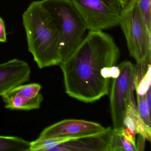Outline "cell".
<instances>
[{"label": "cell", "mask_w": 151, "mask_h": 151, "mask_svg": "<svg viewBox=\"0 0 151 151\" xmlns=\"http://www.w3.org/2000/svg\"><path fill=\"white\" fill-rule=\"evenodd\" d=\"M120 56L113 37L103 31H89L71 55L60 64L66 93L85 103L108 93L110 79L104 69L115 66Z\"/></svg>", "instance_id": "6da1fadb"}, {"label": "cell", "mask_w": 151, "mask_h": 151, "mask_svg": "<svg viewBox=\"0 0 151 151\" xmlns=\"http://www.w3.org/2000/svg\"><path fill=\"white\" fill-rule=\"evenodd\" d=\"M29 52L39 68L62 62L59 31L41 1L30 4L22 16Z\"/></svg>", "instance_id": "7a4b0ae2"}, {"label": "cell", "mask_w": 151, "mask_h": 151, "mask_svg": "<svg viewBox=\"0 0 151 151\" xmlns=\"http://www.w3.org/2000/svg\"><path fill=\"white\" fill-rule=\"evenodd\" d=\"M60 36L62 62L68 59L85 37L84 23L72 0H42Z\"/></svg>", "instance_id": "3957f363"}, {"label": "cell", "mask_w": 151, "mask_h": 151, "mask_svg": "<svg viewBox=\"0 0 151 151\" xmlns=\"http://www.w3.org/2000/svg\"><path fill=\"white\" fill-rule=\"evenodd\" d=\"M119 25L125 37L129 52L137 63L151 57V32L147 29L138 0H133L122 9Z\"/></svg>", "instance_id": "277c9868"}, {"label": "cell", "mask_w": 151, "mask_h": 151, "mask_svg": "<svg viewBox=\"0 0 151 151\" xmlns=\"http://www.w3.org/2000/svg\"><path fill=\"white\" fill-rule=\"evenodd\" d=\"M89 31H103L119 25L122 6L116 0H72Z\"/></svg>", "instance_id": "5b68a950"}, {"label": "cell", "mask_w": 151, "mask_h": 151, "mask_svg": "<svg viewBox=\"0 0 151 151\" xmlns=\"http://www.w3.org/2000/svg\"><path fill=\"white\" fill-rule=\"evenodd\" d=\"M119 76L113 79L110 86L109 99L113 129L124 128V117L130 97L136 90L135 66L125 61L118 65Z\"/></svg>", "instance_id": "8992f818"}, {"label": "cell", "mask_w": 151, "mask_h": 151, "mask_svg": "<svg viewBox=\"0 0 151 151\" xmlns=\"http://www.w3.org/2000/svg\"><path fill=\"white\" fill-rule=\"evenodd\" d=\"M106 128L94 122L78 119L63 120L43 130L38 138H77L101 132Z\"/></svg>", "instance_id": "52a82bcc"}, {"label": "cell", "mask_w": 151, "mask_h": 151, "mask_svg": "<svg viewBox=\"0 0 151 151\" xmlns=\"http://www.w3.org/2000/svg\"><path fill=\"white\" fill-rule=\"evenodd\" d=\"M112 133L113 129L107 127L97 134L72 139L51 151H109Z\"/></svg>", "instance_id": "ba28073f"}, {"label": "cell", "mask_w": 151, "mask_h": 151, "mask_svg": "<svg viewBox=\"0 0 151 151\" xmlns=\"http://www.w3.org/2000/svg\"><path fill=\"white\" fill-rule=\"evenodd\" d=\"M31 68L28 63L17 59L0 63V96L29 80Z\"/></svg>", "instance_id": "9c48e42d"}, {"label": "cell", "mask_w": 151, "mask_h": 151, "mask_svg": "<svg viewBox=\"0 0 151 151\" xmlns=\"http://www.w3.org/2000/svg\"><path fill=\"white\" fill-rule=\"evenodd\" d=\"M124 127L139 133L146 139L151 141V127L142 120L138 111L133 93L131 95L127 104L124 117Z\"/></svg>", "instance_id": "30bf717a"}, {"label": "cell", "mask_w": 151, "mask_h": 151, "mask_svg": "<svg viewBox=\"0 0 151 151\" xmlns=\"http://www.w3.org/2000/svg\"><path fill=\"white\" fill-rule=\"evenodd\" d=\"M5 107L11 110H31L40 108L44 98L41 93L31 98L17 95L9 91L1 96Z\"/></svg>", "instance_id": "8fae6325"}, {"label": "cell", "mask_w": 151, "mask_h": 151, "mask_svg": "<svg viewBox=\"0 0 151 151\" xmlns=\"http://www.w3.org/2000/svg\"><path fill=\"white\" fill-rule=\"evenodd\" d=\"M30 142L22 138L0 136V151H30Z\"/></svg>", "instance_id": "7c38bea8"}, {"label": "cell", "mask_w": 151, "mask_h": 151, "mask_svg": "<svg viewBox=\"0 0 151 151\" xmlns=\"http://www.w3.org/2000/svg\"><path fill=\"white\" fill-rule=\"evenodd\" d=\"M122 129H113L109 151H137V147L122 135Z\"/></svg>", "instance_id": "4fadbf2b"}, {"label": "cell", "mask_w": 151, "mask_h": 151, "mask_svg": "<svg viewBox=\"0 0 151 151\" xmlns=\"http://www.w3.org/2000/svg\"><path fill=\"white\" fill-rule=\"evenodd\" d=\"M72 139L75 138L67 137L38 138L30 142V151H51L54 147Z\"/></svg>", "instance_id": "5bb4252c"}, {"label": "cell", "mask_w": 151, "mask_h": 151, "mask_svg": "<svg viewBox=\"0 0 151 151\" xmlns=\"http://www.w3.org/2000/svg\"><path fill=\"white\" fill-rule=\"evenodd\" d=\"M137 95L138 111L141 119L144 122L151 127L150 110L151 107L147 99L146 94L144 95Z\"/></svg>", "instance_id": "9a60e30c"}, {"label": "cell", "mask_w": 151, "mask_h": 151, "mask_svg": "<svg viewBox=\"0 0 151 151\" xmlns=\"http://www.w3.org/2000/svg\"><path fill=\"white\" fill-rule=\"evenodd\" d=\"M138 2L147 29L151 32V0H138Z\"/></svg>", "instance_id": "2e32d148"}, {"label": "cell", "mask_w": 151, "mask_h": 151, "mask_svg": "<svg viewBox=\"0 0 151 151\" xmlns=\"http://www.w3.org/2000/svg\"><path fill=\"white\" fill-rule=\"evenodd\" d=\"M151 66L141 79L136 83L137 94L144 95L146 94L148 89L151 87Z\"/></svg>", "instance_id": "e0dca14e"}, {"label": "cell", "mask_w": 151, "mask_h": 151, "mask_svg": "<svg viewBox=\"0 0 151 151\" xmlns=\"http://www.w3.org/2000/svg\"><path fill=\"white\" fill-rule=\"evenodd\" d=\"M122 135L127 140L132 143L136 147V135L137 133L135 132L124 127L122 129Z\"/></svg>", "instance_id": "ac0fdd59"}, {"label": "cell", "mask_w": 151, "mask_h": 151, "mask_svg": "<svg viewBox=\"0 0 151 151\" xmlns=\"http://www.w3.org/2000/svg\"><path fill=\"white\" fill-rule=\"evenodd\" d=\"M7 42V34L4 21L0 17V43Z\"/></svg>", "instance_id": "d6986e66"}, {"label": "cell", "mask_w": 151, "mask_h": 151, "mask_svg": "<svg viewBox=\"0 0 151 151\" xmlns=\"http://www.w3.org/2000/svg\"><path fill=\"white\" fill-rule=\"evenodd\" d=\"M137 141L136 142L137 151H143L145 146L146 139L139 133H138Z\"/></svg>", "instance_id": "ffe728a7"}, {"label": "cell", "mask_w": 151, "mask_h": 151, "mask_svg": "<svg viewBox=\"0 0 151 151\" xmlns=\"http://www.w3.org/2000/svg\"><path fill=\"white\" fill-rule=\"evenodd\" d=\"M121 5L122 9L124 8L130 4L133 0H116Z\"/></svg>", "instance_id": "44dd1931"}, {"label": "cell", "mask_w": 151, "mask_h": 151, "mask_svg": "<svg viewBox=\"0 0 151 151\" xmlns=\"http://www.w3.org/2000/svg\"><path fill=\"white\" fill-rule=\"evenodd\" d=\"M147 99L149 104V106L151 107V88L150 87L146 93Z\"/></svg>", "instance_id": "7402d4cb"}]
</instances>
